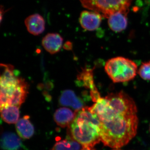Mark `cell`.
I'll list each match as a JSON object with an SVG mask.
<instances>
[{
	"mask_svg": "<svg viewBox=\"0 0 150 150\" xmlns=\"http://www.w3.org/2000/svg\"><path fill=\"white\" fill-rule=\"evenodd\" d=\"M138 124L137 114H112L107 120L100 122V140L105 146L109 147H122L136 136Z\"/></svg>",
	"mask_w": 150,
	"mask_h": 150,
	"instance_id": "1",
	"label": "cell"
},
{
	"mask_svg": "<svg viewBox=\"0 0 150 150\" xmlns=\"http://www.w3.org/2000/svg\"><path fill=\"white\" fill-rule=\"evenodd\" d=\"M100 123L96 115L85 107L77 112L74 120L68 127V135L83 147L93 148L100 141Z\"/></svg>",
	"mask_w": 150,
	"mask_h": 150,
	"instance_id": "2",
	"label": "cell"
},
{
	"mask_svg": "<svg viewBox=\"0 0 150 150\" xmlns=\"http://www.w3.org/2000/svg\"><path fill=\"white\" fill-rule=\"evenodd\" d=\"M105 71L113 82L119 83L134 79L138 73V67L134 61L118 56L106 62Z\"/></svg>",
	"mask_w": 150,
	"mask_h": 150,
	"instance_id": "3",
	"label": "cell"
},
{
	"mask_svg": "<svg viewBox=\"0 0 150 150\" xmlns=\"http://www.w3.org/2000/svg\"><path fill=\"white\" fill-rule=\"evenodd\" d=\"M83 7L108 18L118 12L129 13L132 0H80Z\"/></svg>",
	"mask_w": 150,
	"mask_h": 150,
	"instance_id": "4",
	"label": "cell"
},
{
	"mask_svg": "<svg viewBox=\"0 0 150 150\" xmlns=\"http://www.w3.org/2000/svg\"><path fill=\"white\" fill-rule=\"evenodd\" d=\"M93 71L92 69H83L78 75L77 82L81 86L90 89L91 99L95 102L101 96L95 84Z\"/></svg>",
	"mask_w": 150,
	"mask_h": 150,
	"instance_id": "5",
	"label": "cell"
},
{
	"mask_svg": "<svg viewBox=\"0 0 150 150\" xmlns=\"http://www.w3.org/2000/svg\"><path fill=\"white\" fill-rule=\"evenodd\" d=\"M1 89H9L18 84L21 78L18 77L14 72V67L8 64H1Z\"/></svg>",
	"mask_w": 150,
	"mask_h": 150,
	"instance_id": "6",
	"label": "cell"
},
{
	"mask_svg": "<svg viewBox=\"0 0 150 150\" xmlns=\"http://www.w3.org/2000/svg\"><path fill=\"white\" fill-rule=\"evenodd\" d=\"M101 14L96 12L84 11L81 13L79 22L86 30L93 31L99 28L102 21Z\"/></svg>",
	"mask_w": 150,
	"mask_h": 150,
	"instance_id": "7",
	"label": "cell"
},
{
	"mask_svg": "<svg viewBox=\"0 0 150 150\" xmlns=\"http://www.w3.org/2000/svg\"><path fill=\"white\" fill-rule=\"evenodd\" d=\"M28 90V84L25 80L21 78L18 85L9 97L5 107L11 105L20 107L26 99Z\"/></svg>",
	"mask_w": 150,
	"mask_h": 150,
	"instance_id": "8",
	"label": "cell"
},
{
	"mask_svg": "<svg viewBox=\"0 0 150 150\" xmlns=\"http://www.w3.org/2000/svg\"><path fill=\"white\" fill-rule=\"evenodd\" d=\"M25 24L28 31L32 35H40L45 30V20L39 14H34L28 17L25 20Z\"/></svg>",
	"mask_w": 150,
	"mask_h": 150,
	"instance_id": "9",
	"label": "cell"
},
{
	"mask_svg": "<svg viewBox=\"0 0 150 150\" xmlns=\"http://www.w3.org/2000/svg\"><path fill=\"white\" fill-rule=\"evenodd\" d=\"M59 101L62 106L72 108L77 112L85 107L83 102L80 98L78 97L75 93L71 90L64 91L60 96Z\"/></svg>",
	"mask_w": 150,
	"mask_h": 150,
	"instance_id": "10",
	"label": "cell"
},
{
	"mask_svg": "<svg viewBox=\"0 0 150 150\" xmlns=\"http://www.w3.org/2000/svg\"><path fill=\"white\" fill-rule=\"evenodd\" d=\"M77 112L68 108H60L54 113V121L58 126L62 128L69 127L74 120Z\"/></svg>",
	"mask_w": 150,
	"mask_h": 150,
	"instance_id": "11",
	"label": "cell"
},
{
	"mask_svg": "<svg viewBox=\"0 0 150 150\" xmlns=\"http://www.w3.org/2000/svg\"><path fill=\"white\" fill-rule=\"evenodd\" d=\"M63 38L57 33L47 34L42 41V46L46 51L51 54L58 53L62 48Z\"/></svg>",
	"mask_w": 150,
	"mask_h": 150,
	"instance_id": "12",
	"label": "cell"
},
{
	"mask_svg": "<svg viewBox=\"0 0 150 150\" xmlns=\"http://www.w3.org/2000/svg\"><path fill=\"white\" fill-rule=\"evenodd\" d=\"M128 13L120 11L108 18V25L110 29L115 32H120L126 29L128 25Z\"/></svg>",
	"mask_w": 150,
	"mask_h": 150,
	"instance_id": "13",
	"label": "cell"
},
{
	"mask_svg": "<svg viewBox=\"0 0 150 150\" xmlns=\"http://www.w3.org/2000/svg\"><path fill=\"white\" fill-rule=\"evenodd\" d=\"M1 146L3 150H20L23 144L20 138L16 134L6 132L1 137Z\"/></svg>",
	"mask_w": 150,
	"mask_h": 150,
	"instance_id": "14",
	"label": "cell"
},
{
	"mask_svg": "<svg viewBox=\"0 0 150 150\" xmlns=\"http://www.w3.org/2000/svg\"><path fill=\"white\" fill-rule=\"evenodd\" d=\"M16 128L19 136L24 139H30L34 134V126L30 121L28 115L19 119L16 123Z\"/></svg>",
	"mask_w": 150,
	"mask_h": 150,
	"instance_id": "15",
	"label": "cell"
},
{
	"mask_svg": "<svg viewBox=\"0 0 150 150\" xmlns=\"http://www.w3.org/2000/svg\"><path fill=\"white\" fill-rule=\"evenodd\" d=\"M19 108L16 105H11L1 108L3 120L9 124L16 123L19 118Z\"/></svg>",
	"mask_w": 150,
	"mask_h": 150,
	"instance_id": "16",
	"label": "cell"
},
{
	"mask_svg": "<svg viewBox=\"0 0 150 150\" xmlns=\"http://www.w3.org/2000/svg\"><path fill=\"white\" fill-rule=\"evenodd\" d=\"M81 146L79 143L68 136L66 139L56 143L52 150H81Z\"/></svg>",
	"mask_w": 150,
	"mask_h": 150,
	"instance_id": "17",
	"label": "cell"
},
{
	"mask_svg": "<svg viewBox=\"0 0 150 150\" xmlns=\"http://www.w3.org/2000/svg\"><path fill=\"white\" fill-rule=\"evenodd\" d=\"M138 74L143 79L150 81V60L142 63L138 70Z\"/></svg>",
	"mask_w": 150,
	"mask_h": 150,
	"instance_id": "18",
	"label": "cell"
},
{
	"mask_svg": "<svg viewBox=\"0 0 150 150\" xmlns=\"http://www.w3.org/2000/svg\"><path fill=\"white\" fill-rule=\"evenodd\" d=\"M4 13V8L2 6H1V22L2 20V18L3 17V15Z\"/></svg>",
	"mask_w": 150,
	"mask_h": 150,
	"instance_id": "19",
	"label": "cell"
},
{
	"mask_svg": "<svg viewBox=\"0 0 150 150\" xmlns=\"http://www.w3.org/2000/svg\"><path fill=\"white\" fill-rule=\"evenodd\" d=\"M81 150H94L93 148L89 147H83V149Z\"/></svg>",
	"mask_w": 150,
	"mask_h": 150,
	"instance_id": "20",
	"label": "cell"
},
{
	"mask_svg": "<svg viewBox=\"0 0 150 150\" xmlns=\"http://www.w3.org/2000/svg\"><path fill=\"white\" fill-rule=\"evenodd\" d=\"M146 1H147V2L148 3L150 4V0H146Z\"/></svg>",
	"mask_w": 150,
	"mask_h": 150,
	"instance_id": "21",
	"label": "cell"
},
{
	"mask_svg": "<svg viewBox=\"0 0 150 150\" xmlns=\"http://www.w3.org/2000/svg\"></svg>",
	"mask_w": 150,
	"mask_h": 150,
	"instance_id": "22",
	"label": "cell"
},
{
	"mask_svg": "<svg viewBox=\"0 0 150 150\" xmlns=\"http://www.w3.org/2000/svg\"></svg>",
	"mask_w": 150,
	"mask_h": 150,
	"instance_id": "23",
	"label": "cell"
}]
</instances>
